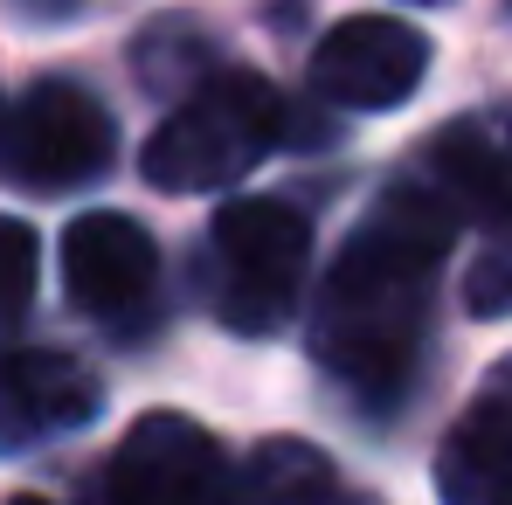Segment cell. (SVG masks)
<instances>
[{
  "label": "cell",
  "mask_w": 512,
  "mask_h": 505,
  "mask_svg": "<svg viewBox=\"0 0 512 505\" xmlns=\"http://www.w3.org/2000/svg\"><path fill=\"white\" fill-rule=\"evenodd\" d=\"M457 208L436 180L395 187L340 250L312 305V353L360 395H395L429 326L436 263L457 243Z\"/></svg>",
  "instance_id": "cell-1"
},
{
  "label": "cell",
  "mask_w": 512,
  "mask_h": 505,
  "mask_svg": "<svg viewBox=\"0 0 512 505\" xmlns=\"http://www.w3.org/2000/svg\"><path fill=\"white\" fill-rule=\"evenodd\" d=\"M284 139H291V104L250 70H215L146 139V180L167 194H215L263 167Z\"/></svg>",
  "instance_id": "cell-2"
},
{
  "label": "cell",
  "mask_w": 512,
  "mask_h": 505,
  "mask_svg": "<svg viewBox=\"0 0 512 505\" xmlns=\"http://www.w3.org/2000/svg\"><path fill=\"white\" fill-rule=\"evenodd\" d=\"M215 243V312L236 333H277L298 312L305 291V263H312V222L291 201L243 194L215 215L208 229Z\"/></svg>",
  "instance_id": "cell-3"
},
{
  "label": "cell",
  "mask_w": 512,
  "mask_h": 505,
  "mask_svg": "<svg viewBox=\"0 0 512 505\" xmlns=\"http://www.w3.org/2000/svg\"><path fill=\"white\" fill-rule=\"evenodd\" d=\"M423 180L450 194L457 215L485 222V256L471 263V312H512V111H471L429 139Z\"/></svg>",
  "instance_id": "cell-4"
},
{
  "label": "cell",
  "mask_w": 512,
  "mask_h": 505,
  "mask_svg": "<svg viewBox=\"0 0 512 505\" xmlns=\"http://www.w3.org/2000/svg\"><path fill=\"white\" fill-rule=\"evenodd\" d=\"M111 153H118V125H111V111L84 84L42 77L7 111L0 167L14 173L21 187H35V194H63V187L97 180V173L111 167Z\"/></svg>",
  "instance_id": "cell-5"
},
{
  "label": "cell",
  "mask_w": 512,
  "mask_h": 505,
  "mask_svg": "<svg viewBox=\"0 0 512 505\" xmlns=\"http://www.w3.org/2000/svg\"><path fill=\"white\" fill-rule=\"evenodd\" d=\"M429 77V35L395 14H353L312 49V90L340 111H388Z\"/></svg>",
  "instance_id": "cell-6"
},
{
  "label": "cell",
  "mask_w": 512,
  "mask_h": 505,
  "mask_svg": "<svg viewBox=\"0 0 512 505\" xmlns=\"http://www.w3.org/2000/svg\"><path fill=\"white\" fill-rule=\"evenodd\" d=\"M160 284V250L153 236L118 215V208H90L63 229V291L77 298L90 319H132Z\"/></svg>",
  "instance_id": "cell-7"
},
{
  "label": "cell",
  "mask_w": 512,
  "mask_h": 505,
  "mask_svg": "<svg viewBox=\"0 0 512 505\" xmlns=\"http://www.w3.org/2000/svg\"><path fill=\"white\" fill-rule=\"evenodd\" d=\"M229 464H222V443L201 429L194 416H173V409H153L125 429L104 485L132 505H180L201 499V492H222Z\"/></svg>",
  "instance_id": "cell-8"
},
{
  "label": "cell",
  "mask_w": 512,
  "mask_h": 505,
  "mask_svg": "<svg viewBox=\"0 0 512 505\" xmlns=\"http://www.w3.org/2000/svg\"><path fill=\"white\" fill-rule=\"evenodd\" d=\"M104 409V388L70 353H0V450H28L56 429H77Z\"/></svg>",
  "instance_id": "cell-9"
},
{
  "label": "cell",
  "mask_w": 512,
  "mask_h": 505,
  "mask_svg": "<svg viewBox=\"0 0 512 505\" xmlns=\"http://www.w3.org/2000/svg\"><path fill=\"white\" fill-rule=\"evenodd\" d=\"M436 485L457 505H512V395L492 388L450 422L436 450Z\"/></svg>",
  "instance_id": "cell-10"
},
{
  "label": "cell",
  "mask_w": 512,
  "mask_h": 505,
  "mask_svg": "<svg viewBox=\"0 0 512 505\" xmlns=\"http://www.w3.org/2000/svg\"><path fill=\"white\" fill-rule=\"evenodd\" d=\"M333 485H340L333 464L312 443H291V436L256 443L250 464H243V492H256V499H326Z\"/></svg>",
  "instance_id": "cell-11"
},
{
  "label": "cell",
  "mask_w": 512,
  "mask_h": 505,
  "mask_svg": "<svg viewBox=\"0 0 512 505\" xmlns=\"http://www.w3.org/2000/svg\"><path fill=\"white\" fill-rule=\"evenodd\" d=\"M35 277H42V243H35V229L14 222V215H0V326L35 305Z\"/></svg>",
  "instance_id": "cell-12"
},
{
  "label": "cell",
  "mask_w": 512,
  "mask_h": 505,
  "mask_svg": "<svg viewBox=\"0 0 512 505\" xmlns=\"http://www.w3.org/2000/svg\"><path fill=\"white\" fill-rule=\"evenodd\" d=\"M492 388H506V395H512V367H506V374H499V381H492Z\"/></svg>",
  "instance_id": "cell-13"
},
{
  "label": "cell",
  "mask_w": 512,
  "mask_h": 505,
  "mask_svg": "<svg viewBox=\"0 0 512 505\" xmlns=\"http://www.w3.org/2000/svg\"><path fill=\"white\" fill-rule=\"evenodd\" d=\"M0 146H7V104H0Z\"/></svg>",
  "instance_id": "cell-14"
}]
</instances>
